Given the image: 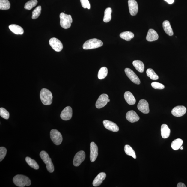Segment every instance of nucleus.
Instances as JSON below:
<instances>
[{
  "mask_svg": "<svg viewBox=\"0 0 187 187\" xmlns=\"http://www.w3.org/2000/svg\"><path fill=\"white\" fill-rule=\"evenodd\" d=\"M40 98L42 104L44 105H50L52 103V93L47 89L43 88L42 89L40 93Z\"/></svg>",
  "mask_w": 187,
  "mask_h": 187,
  "instance_id": "nucleus-1",
  "label": "nucleus"
},
{
  "mask_svg": "<svg viewBox=\"0 0 187 187\" xmlns=\"http://www.w3.org/2000/svg\"><path fill=\"white\" fill-rule=\"evenodd\" d=\"M13 182L16 186L19 187L29 186L31 184L30 180L26 176L22 175H16L13 178Z\"/></svg>",
  "mask_w": 187,
  "mask_h": 187,
  "instance_id": "nucleus-2",
  "label": "nucleus"
},
{
  "mask_svg": "<svg viewBox=\"0 0 187 187\" xmlns=\"http://www.w3.org/2000/svg\"><path fill=\"white\" fill-rule=\"evenodd\" d=\"M103 45V42L97 39H91L86 41L83 45V48L85 50L92 49L101 47Z\"/></svg>",
  "mask_w": 187,
  "mask_h": 187,
  "instance_id": "nucleus-3",
  "label": "nucleus"
},
{
  "mask_svg": "<svg viewBox=\"0 0 187 187\" xmlns=\"http://www.w3.org/2000/svg\"><path fill=\"white\" fill-rule=\"evenodd\" d=\"M42 161L46 165V168L49 172L52 173L54 171V166L48 153L46 151H42L40 154Z\"/></svg>",
  "mask_w": 187,
  "mask_h": 187,
  "instance_id": "nucleus-4",
  "label": "nucleus"
},
{
  "mask_svg": "<svg viewBox=\"0 0 187 187\" xmlns=\"http://www.w3.org/2000/svg\"><path fill=\"white\" fill-rule=\"evenodd\" d=\"M60 25L61 27L64 29H68L70 27L71 24L73 22L72 16L62 12L60 15Z\"/></svg>",
  "mask_w": 187,
  "mask_h": 187,
  "instance_id": "nucleus-5",
  "label": "nucleus"
},
{
  "mask_svg": "<svg viewBox=\"0 0 187 187\" xmlns=\"http://www.w3.org/2000/svg\"><path fill=\"white\" fill-rule=\"evenodd\" d=\"M50 138L52 141L55 145L61 144L63 140L61 133L56 129H52L50 131Z\"/></svg>",
  "mask_w": 187,
  "mask_h": 187,
  "instance_id": "nucleus-6",
  "label": "nucleus"
},
{
  "mask_svg": "<svg viewBox=\"0 0 187 187\" xmlns=\"http://www.w3.org/2000/svg\"><path fill=\"white\" fill-rule=\"evenodd\" d=\"M50 45L53 50L57 52H60L63 48V44L59 39L55 37L51 38L49 41Z\"/></svg>",
  "mask_w": 187,
  "mask_h": 187,
  "instance_id": "nucleus-7",
  "label": "nucleus"
},
{
  "mask_svg": "<svg viewBox=\"0 0 187 187\" xmlns=\"http://www.w3.org/2000/svg\"><path fill=\"white\" fill-rule=\"evenodd\" d=\"M85 159V153L83 151H80L76 153L73 159V163L75 166H79Z\"/></svg>",
  "mask_w": 187,
  "mask_h": 187,
  "instance_id": "nucleus-8",
  "label": "nucleus"
},
{
  "mask_svg": "<svg viewBox=\"0 0 187 187\" xmlns=\"http://www.w3.org/2000/svg\"><path fill=\"white\" fill-rule=\"evenodd\" d=\"M109 97L107 94H102L100 95L96 103V107L97 108H103L107 104Z\"/></svg>",
  "mask_w": 187,
  "mask_h": 187,
  "instance_id": "nucleus-9",
  "label": "nucleus"
},
{
  "mask_svg": "<svg viewBox=\"0 0 187 187\" xmlns=\"http://www.w3.org/2000/svg\"><path fill=\"white\" fill-rule=\"evenodd\" d=\"M125 72L127 76L131 81L135 84L139 85L140 83V81L138 77L133 71L129 68L125 69Z\"/></svg>",
  "mask_w": 187,
  "mask_h": 187,
  "instance_id": "nucleus-10",
  "label": "nucleus"
},
{
  "mask_svg": "<svg viewBox=\"0 0 187 187\" xmlns=\"http://www.w3.org/2000/svg\"><path fill=\"white\" fill-rule=\"evenodd\" d=\"M98 155V148L95 142H92L90 144V159L91 162L95 161Z\"/></svg>",
  "mask_w": 187,
  "mask_h": 187,
  "instance_id": "nucleus-11",
  "label": "nucleus"
},
{
  "mask_svg": "<svg viewBox=\"0 0 187 187\" xmlns=\"http://www.w3.org/2000/svg\"><path fill=\"white\" fill-rule=\"evenodd\" d=\"M186 108L183 106H178L175 107L171 111V114L176 117H182L186 114Z\"/></svg>",
  "mask_w": 187,
  "mask_h": 187,
  "instance_id": "nucleus-12",
  "label": "nucleus"
},
{
  "mask_svg": "<svg viewBox=\"0 0 187 187\" xmlns=\"http://www.w3.org/2000/svg\"><path fill=\"white\" fill-rule=\"evenodd\" d=\"M72 109L71 107L68 106L62 111L61 114V117L62 120L67 121L72 118Z\"/></svg>",
  "mask_w": 187,
  "mask_h": 187,
  "instance_id": "nucleus-13",
  "label": "nucleus"
},
{
  "mask_svg": "<svg viewBox=\"0 0 187 187\" xmlns=\"http://www.w3.org/2000/svg\"><path fill=\"white\" fill-rule=\"evenodd\" d=\"M138 109L144 114H148L150 112L148 102L145 99H141L138 104Z\"/></svg>",
  "mask_w": 187,
  "mask_h": 187,
  "instance_id": "nucleus-14",
  "label": "nucleus"
},
{
  "mask_svg": "<svg viewBox=\"0 0 187 187\" xmlns=\"http://www.w3.org/2000/svg\"><path fill=\"white\" fill-rule=\"evenodd\" d=\"M129 10L132 16L136 15L138 11V6L135 0H129L128 1Z\"/></svg>",
  "mask_w": 187,
  "mask_h": 187,
  "instance_id": "nucleus-15",
  "label": "nucleus"
},
{
  "mask_svg": "<svg viewBox=\"0 0 187 187\" xmlns=\"http://www.w3.org/2000/svg\"><path fill=\"white\" fill-rule=\"evenodd\" d=\"M103 124L105 127L109 130L114 132H117L119 131L118 126L114 122L108 120H105L103 121Z\"/></svg>",
  "mask_w": 187,
  "mask_h": 187,
  "instance_id": "nucleus-16",
  "label": "nucleus"
},
{
  "mask_svg": "<svg viewBox=\"0 0 187 187\" xmlns=\"http://www.w3.org/2000/svg\"><path fill=\"white\" fill-rule=\"evenodd\" d=\"M126 118L127 120L131 123L138 121L140 117L135 111L133 110L129 111L126 113Z\"/></svg>",
  "mask_w": 187,
  "mask_h": 187,
  "instance_id": "nucleus-17",
  "label": "nucleus"
},
{
  "mask_svg": "<svg viewBox=\"0 0 187 187\" xmlns=\"http://www.w3.org/2000/svg\"><path fill=\"white\" fill-rule=\"evenodd\" d=\"M106 177V174L104 172H101L99 174L93 182V186L95 187L101 185Z\"/></svg>",
  "mask_w": 187,
  "mask_h": 187,
  "instance_id": "nucleus-18",
  "label": "nucleus"
},
{
  "mask_svg": "<svg viewBox=\"0 0 187 187\" xmlns=\"http://www.w3.org/2000/svg\"><path fill=\"white\" fill-rule=\"evenodd\" d=\"M159 37V35L157 32L153 29H150L148 30L146 39L148 41L152 42L157 40Z\"/></svg>",
  "mask_w": 187,
  "mask_h": 187,
  "instance_id": "nucleus-19",
  "label": "nucleus"
},
{
  "mask_svg": "<svg viewBox=\"0 0 187 187\" xmlns=\"http://www.w3.org/2000/svg\"><path fill=\"white\" fill-rule=\"evenodd\" d=\"M124 97L126 101L130 105H133L135 103L136 100L132 93L129 91H126L124 93Z\"/></svg>",
  "mask_w": 187,
  "mask_h": 187,
  "instance_id": "nucleus-20",
  "label": "nucleus"
},
{
  "mask_svg": "<svg viewBox=\"0 0 187 187\" xmlns=\"http://www.w3.org/2000/svg\"><path fill=\"white\" fill-rule=\"evenodd\" d=\"M9 28L12 32L17 35H22L23 34L24 31L21 27L16 24H11L9 26Z\"/></svg>",
  "mask_w": 187,
  "mask_h": 187,
  "instance_id": "nucleus-21",
  "label": "nucleus"
},
{
  "mask_svg": "<svg viewBox=\"0 0 187 187\" xmlns=\"http://www.w3.org/2000/svg\"><path fill=\"white\" fill-rule=\"evenodd\" d=\"M161 132L162 137L166 139L170 136L171 130L167 125L163 124L161 126Z\"/></svg>",
  "mask_w": 187,
  "mask_h": 187,
  "instance_id": "nucleus-22",
  "label": "nucleus"
},
{
  "mask_svg": "<svg viewBox=\"0 0 187 187\" xmlns=\"http://www.w3.org/2000/svg\"><path fill=\"white\" fill-rule=\"evenodd\" d=\"M162 27L165 32L169 36H172L173 32L171 28L170 22L168 21H165L162 23Z\"/></svg>",
  "mask_w": 187,
  "mask_h": 187,
  "instance_id": "nucleus-23",
  "label": "nucleus"
},
{
  "mask_svg": "<svg viewBox=\"0 0 187 187\" xmlns=\"http://www.w3.org/2000/svg\"><path fill=\"white\" fill-rule=\"evenodd\" d=\"M133 65L137 70L140 73H143L144 66L143 62L139 60H135L133 62Z\"/></svg>",
  "mask_w": 187,
  "mask_h": 187,
  "instance_id": "nucleus-24",
  "label": "nucleus"
},
{
  "mask_svg": "<svg viewBox=\"0 0 187 187\" xmlns=\"http://www.w3.org/2000/svg\"><path fill=\"white\" fill-rule=\"evenodd\" d=\"M121 38L125 40L126 41H130L131 39H133L134 37V34L129 31H126L122 32L120 35Z\"/></svg>",
  "mask_w": 187,
  "mask_h": 187,
  "instance_id": "nucleus-25",
  "label": "nucleus"
},
{
  "mask_svg": "<svg viewBox=\"0 0 187 187\" xmlns=\"http://www.w3.org/2000/svg\"><path fill=\"white\" fill-rule=\"evenodd\" d=\"M183 144V141L181 139H177L174 140L171 144V147L173 150H179L181 148Z\"/></svg>",
  "mask_w": 187,
  "mask_h": 187,
  "instance_id": "nucleus-26",
  "label": "nucleus"
},
{
  "mask_svg": "<svg viewBox=\"0 0 187 187\" xmlns=\"http://www.w3.org/2000/svg\"><path fill=\"white\" fill-rule=\"evenodd\" d=\"M25 160L27 163L31 168L35 169V170H38L39 168V166L34 160L31 159L29 157H27L25 158Z\"/></svg>",
  "mask_w": 187,
  "mask_h": 187,
  "instance_id": "nucleus-27",
  "label": "nucleus"
},
{
  "mask_svg": "<svg viewBox=\"0 0 187 187\" xmlns=\"http://www.w3.org/2000/svg\"><path fill=\"white\" fill-rule=\"evenodd\" d=\"M124 150L126 155L131 156L134 159H136L135 151L129 145L125 146Z\"/></svg>",
  "mask_w": 187,
  "mask_h": 187,
  "instance_id": "nucleus-28",
  "label": "nucleus"
},
{
  "mask_svg": "<svg viewBox=\"0 0 187 187\" xmlns=\"http://www.w3.org/2000/svg\"><path fill=\"white\" fill-rule=\"evenodd\" d=\"M112 9L110 7L107 8L105 11L103 21L105 23H108L111 20Z\"/></svg>",
  "mask_w": 187,
  "mask_h": 187,
  "instance_id": "nucleus-29",
  "label": "nucleus"
},
{
  "mask_svg": "<svg viewBox=\"0 0 187 187\" xmlns=\"http://www.w3.org/2000/svg\"><path fill=\"white\" fill-rule=\"evenodd\" d=\"M108 68L105 67H102L99 71L98 77L99 79H103L106 77L108 75Z\"/></svg>",
  "mask_w": 187,
  "mask_h": 187,
  "instance_id": "nucleus-30",
  "label": "nucleus"
},
{
  "mask_svg": "<svg viewBox=\"0 0 187 187\" xmlns=\"http://www.w3.org/2000/svg\"><path fill=\"white\" fill-rule=\"evenodd\" d=\"M10 7V4L8 0H0V10H8Z\"/></svg>",
  "mask_w": 187,
  "mask_h": 187,
  "instance_id": "nucleus-31",
  "label": "nucleus"
},
{
  "mask_svg": "<svg viewBox=\"0 0 187 187\" xmlns=\"http://www.w3.org/2000/svg\"><path fill=\"white\" fill-rule=\"evenodd\" d=\"M146 73L147 76L151 79L156 80L159 79V76L152 69H147L146 71Z\"/></svg>",
  "mask_w": 187,
  "mask_h": 187,
  "instance_id": "nucleus-32",
  "label": "nucleus"
},
{
  "mask_svg": "<svg viewBox=\"0 0 187 187\" xmlns=\"http://www.w3.org/2000/svg\"><path fill=\"white\" fill-rule=\"evenodd\" d=\"M37 0H31L25 4L24 8L26 10H30L37 5Z\"/></svg>",
  "mask_w": 187,
  "mask_h": 187,
  "instance_id": "nucleus-33",
  "label": "nucleus"
},
{
  "mask_svg": "<svg viewBox=\"0 0 187 187\" xmlns=\"http://www.w3.org/2000/svg\"><path fill=\"white\" fill-rule=\"evenodd\" d=\"M41 11V7L39 6L35 9V10L33 11L32 19H36L40 15Z\"/></svg>",
  "mask_w": 187,
  "mask_h": 187,
  "instance_id": "nucleus-34",
  "label": "nucleus"
},
{
  "mask_svg": "<svg viewBox=\"0 0 187 187\" xmlns=\"http://www.w3.org/2000/svg\"><path fill=\"white\" fill-rule=\"evenodd\" d=\"M0 115L3 118L8 120L9 118L10 113L5 108H0Z\"/></svg>",
  "mask_w": 187,
  "mask_h": 187,
  "instance_id": "nucleus-35",
  "label": "nucleus"
},
{
  "mask_svg": "<svg viewBox=\"0 0 187 187\" xmlns=\"http://www.w3.org/2000/svg\"><path fill=\"white\" fill-rule=\"evenodd\" d=\"M152 87L155 89L162 90L165 88L164 85L157 82H153L151 84Z\"/></svg>",
  "mask_w": 187,
  "mask_h": 187,
  "instance_id": "nucleus-36",
  "label": "nucleus"
},
{
  "mask_svg": "<svg viewBox=\"0 0 187 187\" xmlns=\"http://www.w3.org/2000/svg\"><path fill=\"white\" fill-rule=\"evenodd\" d=\"M7 152V150L5 147H0V161L1 162L4 159L6 155Z\"/></svg>",
  "mask_w": 187,
  "mask_h": 187,
  "instance_id": "nucleus-37",
  "label": "nucleus"
},
{
  "mask_svg": "<svg viewBox=\"0 0 187 187\" xmlns=\"http://www.w3.org/2000/svg\"><path fill=\"white\" fill-rule=\"evenodd\" d=\"M82 7L84 8H88L90 9L91 6L88 0H80Z\"/></svg>",
  "mask_w": 187,
  "mask_h": 187,
  "instance_id": "nucleus-38",
  "label": "nucleus"
},
{
  "mask_svg": "<svg viewBox=\"0 0 187 187\" xmlns=\"http://www.w3.org/2000/svg\"><path fill=\"white\" fill-rule=\"evenodd\" d=\"M177 187H186V186L183 183L180 182L177 185Z\"/></svg>",
  "mask_w": 187,
  "mask_h": 187,
  "instance_id": "nucleus-39",
  "label": "nucleus"
},
{
  "mask_svg": "<svg viewBox=\"0 0 187 187\" xmlns=\"http://www.w3.org/2000/svg\"><path fill=\"white\" fill-rule=\"evenodd\" d=\"M164 1L170 4H173L174 1V0H164Z\"/></svg>",
  "mask_w": 187,
  "mask_h": 187,
  "instance_id": "nucleus-40",
  "label": "nucleus"
},
{
  "mask_svg": "<svg viewBox=\"0 0 187 187\" xmlns=\"http://www.w3.org/2000/svg\"><path fill=\"white\" fill-rule=\"evenodd\" d=\"M180 149H181V150H183V147L181 146V148H180Z\"/></svg>",
  "mask_w": 187,
  "mask_h": 187,
  "instance_id": "nucleus-41",
  "label": "nucleus"
},
{
  "mask_svg": "<svg viewBox=\"0 0 187 187\" xmlns=\"http://www.w3.org/2000/svg\"><path fill=\"white\" fill-rule=\"evenodd\" d=\"M110 99H108V102H110Z\"/></svg>",
  "mask_w": 187,
  "mask_h": 187,
  "instance_id": "nucleus-42",
  "label": "nucleus"
}]
</instances>
